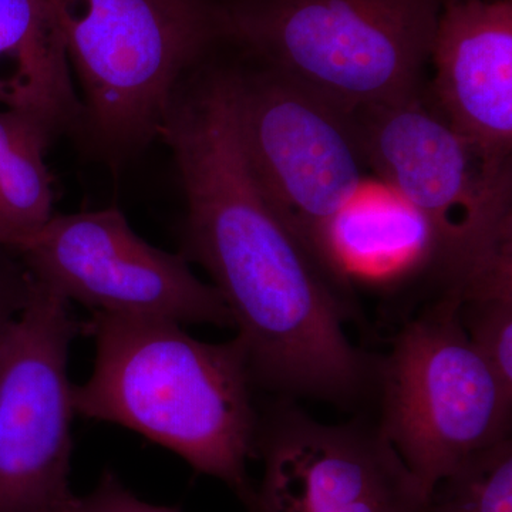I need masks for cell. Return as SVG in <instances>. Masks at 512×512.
<instances>
[{"mask_svg":"<svg viewBox=\"0 0 512 512\" xmlns=\"http://www.w3.org/2000/svg\"><path fill=\"white\" fill-rule=\"evenodd\" d=\"M70 302L33 278L26 308L0 343V512H47L72 500Z\"/></svg>","mask_w":512,"mask_h":512,"instance_id":"obj_9","label":"cell"},{"mask_svg":"<svg viewBox=\"0 0 512 512\" xmlns=\"http://www.w3.org/2000/svg\"><path fill=\"white\" fill-rule=\"evenodd\" d=\"M247 512H427L429 494L377 424H323L281 407L259 421Z\"/></svg>","mask_w":512,"mask_h":512,"instance_id":"obj_10","label":"cell"},{"mask_svg":"<svg viewBox=\"0 0 512 512\" xmlns=\"http://www.w3.org/2000/svg\"><path fill=\"white\" fill-rule=\"evenodd\" d=\"M231 90L256 181L319 261L329 222L367 183L353 114L265 66L231 69Z\"/></svg>","mask_w":512,"mask_h":512,"instance_id":"obj_7","label":"cell"},{"mask_svg":"<svg viewBox=\"0 0 512 512\" xmlns=\"http://www.w3.org/2000/svg\"><path fill=\"white\" fill-rule=\"evenodd\" d=\"M458 298L468 338L512 389V279L467 289Z\"/></svg>","mask_w":512,"mask_h":512,"instance_id":"obj_16","label":"cell"},{"mask_svg":"<svg viewBox=\"0 0 512 512\" xmlns=\"http://www.w3.org/2000/svg\"><path fill=\"white\" fill-rule=\"evenodd\" d=\"M9 249L37 282L93 313L234 328L217 289L183 254L138 237L119 208L53 215Z\"/></svg>","mask_w":512,"mask_h":512,"instance_id":"obj_8","label":"cell"},{"mask_svg":"<svg viewBox=\"0 0 512 512\" xmlns=\"http://www.w3.org/2000/svg\"><path fill=\"white\" fill-rule=\"evenodd\" d=\"M0 247H5V238H3L2 234H0Z\"/></svg>","mask_w":512,"mask_h":512,"instance_id":"obj_20","label":"cell"},{"mask_svg":"<svg viewBox=\"0 0 512 512\" xmlns=\"http://www.w3.org/2000/svg\"><path fill=\"white\" fill-rule=\"evenodd\" d=\"M318 258L346 289L350 278L389 281L434 266L433 235L419 212L392 188L366 183L329 222Z\"/></svg>","mask_w":512,"mask_h":512,"instance_id":"obj_13","label":"cell"},{"mask_svg":"<svg viewBox=\"0 0 512 512\" xmlns=\"http://www.w3.org/2000/svg\"><path fill=\"white\" fill-rule=\"evenodd\" d=\"M0 104L55 136L82 128V100L46 0H0Z\"/></svg>","mask_w":512,"mask_h":512,"instance_id":"obj_12","label":"cell"},{"mask_svg":"<svg viewBox=\"0 0 512 512\" xmlns=\"http://www.w3.org/2000/svg\"><path fill=\"white\" fill-rule=\"evenodd\" d=\"M444 291L377 359L379 429L427 494L466 458L510 436L512 389L468 338Z\"/></svg>","mask_w":512,"mask_h":512,"instance_id":"obj_6","label":"cell"},{"mask_svg":"<svg viewBox=\"0 0 512 512\" xmlns=\"http://www.w3.org/2000/svg\"><path fill=\"white\" fill-rule=\"evenodd\" d=\"M352 114L367 168L429 225L444 291L511 264V170L485 164L424 90Z\"/></svg>","mask_w":512,"mask_h":512,"instance_id":"obj_5","label":"cell"},{"mask_svg":"<svg viewBox=\"0 0 512 512\" xmlns=\"http://www.w3.org/2000/svg\"><path fill=\"white\" fill-rule=\"evenodd\" d=\"M429 99L490 167L511 170L512 0H446Z\"/></svg>","mask_w":512,"mask_h":512,"instance_id":"obj_11","label":"cell"},{"mask_svg":"<svg viewBox=\"0 0 512 512\" xmlns=\"http://www.w3.org/2000/svg\"><path fill=\"white\" fill-rule=\"evenodd\" d=\"M80 86V130L119 163L160 138L178 87L218 40L212 0H46Z\"/></svg>","mask_w":512,"mask_h":512,"instance_id":"obj_3","label":"cell"},{"mask_svg":"<svg viewBox=\"0 0 512 512\" xmlns=\"http://www.w3.org/2000/svg\"><path fill=\"white\" fill-rule=\"evenodd\" d=\"M33 276L12 249L0 247V343L28 305Z\"/></svg>","mask_w":512,"mask_h":512,"instance_id":"obj_17","label":"cell"},{"mask_svg":"<svg viewBox=\"0 0 512 512\" xmlns=\"http://www.w3.org/2000/svg\"><path fill=\"white\" fill-rule=\"evenodd\" d=\"M79 512H180L175 508L161 507L140 500L128 491L119 478L106 473L96 490L86 497H77Z\"/></svg>","mask_w":512,"mask_h":512,"instance_id":"obj_18","label":"cell"},{"mask_svg":"<svg viewBox=\"0 0 512 512\" xmlns=\"http://www.w3.org/2000/svg\"><path fill=\"white\" fill-rule=\"evenodd\" d=\"M53 136L33 117L0 110V234L5 248L53 217V178L46 165Z\"/></svg>","mask_w":512,"mask_h":512,"instance_id":"obj_14","label":"cell"},{"mask_svg":"<svg viewBox=\"0 0 512 512\" xmlns=\"http://www.w3.org/2000/svg\"><path fill=\"white\" fill-rule=\"evenodd\" d=\"M444 2L237 0L222 8L225 37L355 113L423 92Z\"/></svg>","mask_w":512,"mask_h":512,"instance_id":"obj_4","label":"cell"},{"mask_svg":"<svg viewBox=\"0 0 512 512\" xmlns=\"http://www.w3.org/2000/svg\"><path fill=\"white\" fill-rule=\"evenodd\" d=\"M427 512H512V440L477 451L434 485Z\"/></svg>","mask_w":512,"mask_h":512,"instance_id":"obj_15","label":"cell"},{"mask_svg":"<svg viewBox=\"0 0 512 512\" xmlns=\"http://www.w3.org/2000/svg\"><path fill=\"white\" fill-rule=\"evenodd\" d=\"M84 333L96 359L87 382L73 386L74 412L136 431L242 500L259 420L239 340L207 343L170 320L103 313Z\"/></svg>","mask_w":512,"mask_h":512,"instance_id":"obj_2","label":"cell"},{"mask_svg":"<svg viewBox=\"0 0 512 512\" xmlns=\"http://www.w3.org/2000/svg\"><path fill=\"white\" fill-rule=\"evenodd\" d=\"M160 138L187 214L184 251L231 312L254 386L348 406L376 384L377 359L345 332L348 289L266 197L239 143L231 70L191 74Z\"/></svg>","mask_w":512,"mask_h":512,"instance_id":"obj_1","label":"cell"},{"mask_svg":"<svg viewBox=\"0 0 512 512\" xmlns=\"http://www.w3.org/2000/svg\"><path fill=\"white\" fill-rule=\"evenodd\" d=\"M47 512H79L77 511V497L74 495L72 500L67 501L66 504L60 505V507L55 508V510H50Z\"/></svg>","mask_w":512,"mask_h":512,"instance_id":"obj_19","label":"cell"}]
</instances>
